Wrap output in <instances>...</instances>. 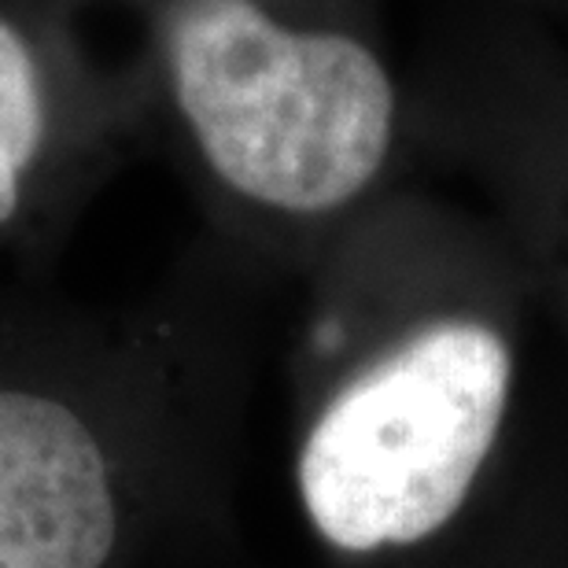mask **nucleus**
<instances>
[{
    "label": "nucleus",
    "mask_w": 568,
    "mask_h": 568,
    "mask_svg": "<svg viewBox=\"0 0 568 568\" xmlns=\"http://www.w3.org/2000/svg\"><path fill=\"white\" fill-rule=\"evenodd\" d=\"M163 49L181 119L233 192L322 214L381 174L395 85L366 41L288 27L258 0H174Z\"/></svg>",
    "instance_id": "1"
},
{
    "label": "nucleus",
    "mask_w": 568,
    "mask_h": 568,
    "mask_svg": "<svg viewBox=\"0 0 568 568\" xmlns=\"http://www.w3.org/2000/svg\"><path fill=\"white\" fill-rule=\"evenodd\" d=\"M506 339L473 317L406 336L314 422L300 491L314 528L369 554L428 539L458 514L509 406Z\"/></svg>",
    "instance_id": "2"
},
{
    "label": "nucleus",
    "mask_w": 568,
    "mask_h": 568,
    "mask_svg": "<svg viewBox=\"0 0 568 568\" xmlns=\"http://www.w3.org/2000/svg\"><path fill=\"white\" fill-rule=\"evenodd\" d=\"M115 531L108 465L82 417L0 388V565L100 568Z\"/></svg>",
    "instance_id": "3"
},
{
    "label": "nucleus",
    "mask_w": 568,
    "mask_h": 568,
    "mask_svg": "<svg viewBox=\"0 0 568 568\" xmlns=\"http://www.w3.org/2000/svg\"><path fill=\"white\" fill-rule=\"evenodd\" d=\"M44 138V85L22 33L0 19V225L19 211L22 178Z\"/></svg>",
    "instance_id": "4"
},
{
    "label": "nucleus",
    "mask_w": 568,
    "mask_h": 568,
    "mask_svg": "<svg viewBox=\"0 0 568 568\" xmlns=\"http://www.w3.org/2000/svg\"><path fill=\"white\" fill-rule=\"evenodd\" d=\"M0 568H4V565H0Z\"/></svg>",
    "instance_id": "5"
}]
</instances>
